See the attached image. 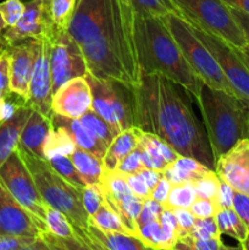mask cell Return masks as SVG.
Instances as JSON below:
<instances>
[{"mask_svg":"<svg viewBox=\"0 0 249 250\" xmlns=\"http://www.w3.org/2000/svg\"><path fill=\"white\" fill-rule=\"evenodd\" d=\"M132 0H77L67 32L82 49L88 72L133 89L142 78Z\"/></svg>","mask_w":249,"mask_h":250,"instance_id":"cell-1","label":"cell"},{"mask_svg":"<svg viewBox=\"0 0 249 250\" xmlns=\"http://www.w3.org/2000/svg\"><path fill=\"white\" fill-rule=\"evenodd\" d=\"M183 89L182 85L159 73L142 76L132 89L134 127L158 136L180 155L197 159L215 170L205 127Z\"/></svg>","mask_w":249,"mask_h":250,"instance_id":"cell-2","label":"cell"},{"mask_svg":"<svg viewBox=\"0 0 249 250\" xmlns=\"http://www.w3.org/2000/svg\"><path fill=\"white\" fill-rule=\"evenodd\" d=\"M134 39L142 76L159 73L182 85L195 99L199 97L204 82L186 60L165 19L136 16Z\"/></svg>","mask_w":249,"mask_h":250,"instance_id":"cell-3","label":"cell"},{"mask_svg":"<svg viewBox=\"0 0 249 250\" xmlns=\"http://www.w3.org/2000/svg\"><path fill=\"white\" fill-rule=\"evenodd\" d=\"M198 105L215 161L241 139L249 138V100L203 83Z\"/></svg>","mask_w":249,"mask_h":250,"instance_id":"cell-4","label":"cell"},{"mask_svg":"<svg viewBox=\"0 0 249 250\" xmlns=\"http://www.w3.org/2000/svg\"><path fill=\"white\" fill-rule=\"evenodd\" d=\"M17 151L28 167L46 205L66 215L87 249L93 250L87 236L90 216L83 205L82 189L59 175L45 159L36 158L21 148H17Z\"/></svg>","mask_w":249,"mask_h":250,"instance_id":"cell-5","label":"cell"},{"mask_svg":"<svg viewBox=\"0 0 249 250\" xmlns=\"http://www.w3.org/2000/svg\"><path fill=\"white\" fill-rule=\"evenodd\" d=\"M165 21L171 34L182 50L186 60L199 76L200 80L215 89L224 90L229 94H236L224 71L216 62L209 49L195 36L189 23L182 16L173 14L165 17Z\"/></svg>","mask_w":249,"mask_h":250,"instance_id":"cell-6","label":"cell"},{"mask_svg":"<svg viewBox=\"0 0 249 250\" xmlns=\"http://www.w3.org/2000/svg\"><path fill=\"white\" fill-rule=\"evenodd\" d=\"M92 89V109L99 114L116 136L120 132L134 127L132 89L112 80L85 75Z\"/></svg>","mask_w":249,"mask_h":250,"instance_id":"cell-7","label":"cell"},{"mask_svg":"<svg viewBox=\"0 0 249 250\" xmlns=\"http://www.w3.org/2000/svg\"><path fill=\"white\" fill-rule=\"evenodd\" d=\"M181 16L188 22L221 37L236 48L247 44L241 26L232 15L231 9L221 0H173Z\"/></svg>","mask_w":249,"mask_h":250,"instance_id":"cell-8","label":"cell"},{"mask_svg":"<svg viewBox=\"0 0 249 250\" xmlns=\"http://www.w3.org/2000/svg\"><path fill=\"white\" fill-rule=\"evenodd\" d=\"M0 180L22 207L46 225L48 205L42 198L36 182L17 149L0 167Z\"/></svg>","mask_w":249,"mask_h":250,"instance_id":"cell-9","label":"cell"},{"mask_svg":"<svg viewBox=\"0 0 249 250\" xmlns=\"http://www.w3.org/2000/svg\"><path fill=\"white\" fill-rule=\"evenodd\" d=\"M188 23L195 36L209 49L211 55L224 71L228 82L233 87L236 94L249 100V68L247 67L246 62L242 59L238 48L229 44L221 37L210 33L207 29L192 22H188Z\"/></svg>","mask_w":249,"mask_h":250,"instance_id":"cell-10","label":"cell"},{"mask_svg":"<svg viewBox=\"0 0 249 250\" xmlns=\"http://www.w3.org/2000/svg\"><path fill=\"white\" fill-rule=\"evenodd\" d=\"M50 43V70L53 94L59 87L76 77H84L88 66L82 49L67 31H53L48 34Z\"/></svg>","mask_w":249,"mask_h":250,"instance_id":"cell-11","label":"cell"},{"mask_svg":"<svg viewBox=\"0 0 249 250\" xmlns=\"http://www.w3.org/2000/svg\"><path fill=\"white\" fill-rule=\"evenodd\" d=\"M48 226L22 207L0 180V234L41 237Z\"/></svg>","mask_w":249,"mask_h":250,"instance_id":"cell-12","label":"cell"},{"mask_svg":"<svg viewBox=\"0 0 249 250\" xmlns=\"http://www.w3.org/2000/svg\"><path fill=\"white\" fill-rule=\"evenodd\" d=\"M53 28L48 15V0H29L24 4V11L17 23L4 29L1 43L6 48L26 39H43Z\"/></svg>","mask_w":249,"mask_h":250,"instance_id":"cell-13","label":"cell"},{"mask_svg":"<svg viewBox=\"0 0 249 250\" xmlns=\"http://www.w3.org/2000/svg\"><path fill=\"white\" fill-rule=\"evenodd\" d=\"M39 46L41 39H26L6 46L9 55V89L26 102Z\"/></svg>","mask_w":249,"mask_h":250,"instance_id":"cell-14","label":"cell"},{"mask_svg":"<svg viewBox=\"0 0 249 250\" xmlns=\"http://www.w3.org/2000/svg\"><path fill=\"white\" fill-rule=\"evenodd\" d=\"M51 102H53V78H51L50 70V43L48 37H45L41 39L39 53L29 83L27 104L33 110L51 119L54 114L51 109Z\"/></svg>","mask_w":249,"mask_h":250,"instance_id":"cell-15","label":"cell"},{"mask_svg":"<svg viewBox=\"0 0 249 250\" xmlns=\"http://www.w3.org/2000/svg\"><path fill=\"white\" fill-rule=\"evenodd\" d=\"M215 172L234 192L249 197V138L237 142L215 161Z\"/></svg>","mask_w":249,"mask_h":250,"instance_id":"cell-16","label":"cell"},{"mask_svg":"<svg viewBox=\"0 0 249 250\" xmlns=\"http://www.w3.org/2000/svg\"><path fill=\"white\" fill-rule=\"evenodd\" d=\"M92 89L84 77H76L63 83L53 94L51 109L54 114L70 119H80L92 109Z\"/></svg>","mask_w":249,"mask_h":250,"instance_id":"cell-17","label":"cell"},{"mask_svg":"<svg viewBox=\"0 0 249 250\" xmlns=\"http://www.w3.org/2000/svg\"><path fill=\"white\" fill-rule=\"evenodd\" d=\"M53 129L50 117L32 109L31 115L22 129L19 148L36 158H44V144Z\"/></svg>","mask_w":249,"mask_h":250,"instance_id":"cell-18","label":"cell"},{"mask_svg":"<svg viewBox=\"0 0 249 250\" xmlns=\"http://www.w3.org/2000/svg\"><path fill=\"white\" fill-rule=\"evenodd\" d=\"M87 236L92 244L93 250H144L149 249L136 236L106 231L90 222L87 229Z\"/></svg>","mask_w":249,"mask_h":250,"instance_id":"cell-19","label":"cell"},{"mask_svg":"<svg viewBox=\"0 0 249 250\" xmlns=\"http://www.w3.org/2000/svg\"><path fill=\"white\" fill-rule=\"evenodd\" d=\"M32 112V107L24 104L15 115L0 122V167L10 155L19 148L22 129Z\"/></svg>","mask_w":249,"mask_h":250,"instance_id":"cell-20","label":"cell"},{"mask_svg":"<svg viewBox=\"0 0 249 250\" xmlns=\"http://www.w3.org/2000/svg\"><path fill=\"white\" fill-rule=\"evenodd\" d=\"M53 127H61L65 129L68 134L73 138L77 146L82 148L83 150L89 151L93 155L98 156L99 159L104 158L106 153L107 146L102 141L93 136L84 126L80 122L78 119H70V117L61 116V115L53 114L51 116Z\"/></svg>","mask_w":249,"mask_h":250,"instance_id":"cell-21","label":"cell"},{"mask_svg":"<svg viewBox=\"0 0 249 250\" xmlns=\"http://www.w3.org/2000/svg\"><path fill=\"white\" fill-rule=\"evenodd\" d=\"M138 146V133L136 127L120 132L109 144L103 158V166L107 170H116L119 164Z\"/></svg>","mask_w":249,"mask_h":250,"instance_id":"cell-22","label":"cell"},{"mask_svg":"<svg viewBox=\"0 0 249 250\" xmlns=\"http://www.w3.org/2000/svg\"><path fill=\"white\" fill-rule=\"evenodd\" d=\"M70 158L85 185H99L103 168H104L102 159L93 155L89 151L83 150L80 146H76Z\"/></svg>","mask_w":249,"mask_h":250,"instance_id":"cell-23","label":"cell"},{"mask_svg":"<svg viewBox=\"0 0 249 250\" xmlns=\"http://www.w3.org/2000/svg\"><path fill=\"white\" fill-rule=\"evenodd\" d=\"M134 15L143 19L167 17L168 15L181 16V10L173 0H132Z\"/></svg>","mask_w":249,"mask_h":250,"instance_id":"cell-24","label":"cell"},{"mask_svg":"<svg viewBox=\"0 0 249 250\" xmlns=\"http://www.w3.org/2000/svg\"><path fill=\"white\" fill-rule=\"evenodd\" d=\"M77 144L72 137L61 127H53L44 144V158L49 160L56 155H68L73 153Z\"/></svg>","mask_w":249,"mask_h":250,"instance_id":"cell-25","label":"cell"},{"mask_svg":"<svg viewBox=\"0 0 249 250\" xmlns=\"http://www.w3.org/2000/svg\"><path fill=\"white\" fill-rule=\"evenodd\" d=\"M90 222L97 225V226L100 227L102 229L120 232V233L134 236L133 232L121 221L119 215L111 209V207L107 204V202L105 199L103 200L99 209L95 211V214H93L92 216H90Z\"/></svg>","mask_w":249,"mask_h":250,"instance_id":"cell-26","label":"cell"},{"mask_svg":"<svg viewBox=\"0 0 249 250\" xmlns=\"http://www.w3.org/2000/svg\"><path fill=\"white\" fill-rule=\"evenodd\" d=\"M77 0H48V15L56 31H67Z\"/></svg>","mask_w":249,"mask_h":250,"instance_id":"cell-27","label":"cell"},{"mask_svg":"<svg viewBox=\"0 0 249 250\" xmlns=\"http://www.w3.org/2000/svg\"><path fill=\"white\" fill-rule=\"evenodd\" d=\"M78 120L93 136L97 137L99 141H102L103 143L109 146V144L114 139L115 134L112 133L107 122L99 114H97L93 109H89Z\"/></svg>","mask_w":249,"mask_h":250,"instance_id":"cell-28","label":"cell"},{"mask_svg":"<svg viewBox=\"0 0 249 250\" xmlns=\"http://www.w3.org/2000/svg\"><path fill=\"white\" fill-rule=\"evenodd\" d=\"M46 226H48V231L56 234V236L66 237V238H77L82 242L67 216L50 207H48V210H46Z\"/></svg>","mask_w":249,"mask_h":250,"instance_id":"cell-29","label":"cell"},{"mask_svg":"<svg viewBox=\"0 0 249 250\" xmlns=\"http://www.w3.org/2000/svg\"><path fill=\"white\" fill-rule=\"evenodd\" d=\"M197 199L194 187L192 183H181V185H171L170 194H168L167 202L163 204L166 209L172 208H183L189 209L190 205Z\"/></svg>","mask_w":249,"mask_h":250,"instance_id":"cell-30","label":"cell"},{"mask_svg":"<svg viewBox=\"0 0 249 250\" xmlns=\"http://www.w3.org/2000/svg\"><path fill=\"white\" fill-rule=\"evenodd\" d=\"M220 183H221V180L215 170H209L203 175L198 176L192 182V186L194 187L197 198L216 200L219 195Z\"/></svg>","mask_w":249,"mask_h":250,"instance_id":"cell-31","label":"cell"},{"mask_svg":"<svg viewBox=\"0 0 249 250\" xmlns=\"http://www.w3.org/2000/svg\"><path fill=\"white\" fill-rule=\"evenodd\" d=\"M0 250H48L41 237L0 234Z\"/></svg>","mask_w":249,"mask_h":250,"instance_id":"cell-32","label":"cell"},{"mask_svg":"<svg viewBox=\"0 0 249 250\" xmlns=\"http://www.w3.org/2000/svg\"><path fill=\"white\" fill-rule=\"evenodd\" d=\"M48 161L59 175L62 176L66 181L72 183L73 186H76L80 189H83L87 186L68 155H56L49 159Z\"/></svg>","mask_w":249,"mask_h":250,"instance_id":"cell-33","label":"cell"},{"mask_svg":"<svg viewBox=\"0 0 249 250\" xmlns=\"http://www.w3.org/2000/svg\"><path fill=\"white\" fill-rule=\"evenodd\" d=\"M173 249H186V250H222L229 249V247L222 243L221 238L210 239H193L192 237L185 236L178 238Z\"/></svg>","mask_w":249,"mask_h":250,"instance_id":"cell-34","label":"cell"},{"mask_svg":"<svg viewBox=\"0 0 249 250\" xmlns=\"http://www.w3.org/2000/svg\"><path fill=\"white\" fill-rule=\"evenodd\" d=\"M188 236L193 239L221 238V232L219 231L215 217H205L195 220L194 227Z\"/></svg>","mask_w":249,"mask_h":250,"instance_id":"cell-35","label":"cell"},{"mask_svg":"<svg viewBox=\"0 0 249 250\" xmlns=\"http://www.w3.org/2000/svg\"><path fill=\"white\" fill-rule=\"evenodd\" d=\"M42 241L45 243L48 249H62V250H78L87 249L84 244L77 238H66V237L56 236L51 232L45 231L41 233Z\"/></svg>","mask_w":249,"mask_h":250,"instance_id":"cell-36","label":"cell"},{"mask_svg":"<svg viewBox=\"0 0 249 250\" xmlns=\"http://www.w3.org/2000/svg\"><path fill=\"white\" fill-rule=\"evenodd\" d=\"M177 241L178 234L160 224V226L156 229V231L151 236L149 247H150V249H173Z\"/></svg>","mask_w":249,"mask_h":250,"instance_id":"cell-37","label":"cell"},{"mask_svg":"<svg viewBox=\"0 0 249 250\" xmlns=\"http://www.w3.org/2000/svg\"><path fill=\"white\" fill-rule=\"evenodd\" d=\"M24 11V2L21 0H4L0 2V14L7 27L17 23Z\"/></svg>","mask_w":249,"mask_h":250,"instance_id":"cell-38","label":"cell"},{"mask_svg":"<svg viewBox=\"0 0 249 250\" xmlns=\"http://www.w3.org/2000/svg\"><path fill=\"white\" fill-rule=\"evenodd\" d=\"M82 199L83 205H84L85 210L92 216L95 214L98 209H99L100 204L104 200L103 197L102 189H100L99 185H92V186H85L82 189Z\"/></svg>","mask_w":249,"mask_h":250,"instance_id":"cell-39","label":"cell"},{"mask_svg":"<svg viewBox=\"0 0 249 250\" xmlns=\"http://www.w3.org/2000/svg\"><path fill=\"white\" fill-rule=\"evenodd\" d=\"M197 219H205V217H215L217 212L221 210L216 200L207 199V198H197L189 208Z\"/></svg>","mask_w":249,"mask_h":250,"instance_id":"cell-40","label":"cell"},{"mask_svg":"<svg viewBox=\"0 0 249 250\" xmlns=\"http://www.w3.org/2000/svg\"><path fill=\"white\" fill-rule=\"evenodd\" d=\"M24 104H27V102L23 98L11 92L0 98V122L14 116L15 112Z\"/></svg>","mask_w":249,"mask_h":250,"instance_id":"cell-41","label":"cell"},{"mask_svg":"<svg viewBox=\"0 0 249 250\" xmlns=\"http://www.w3.org/2000/svg\"><path fill=\"white\" fill-rule=\"evenodd\" d=\"M172 212L176 217L178 226V238L188 236L192 232L194 227L197 217L193 215L189 209H183V208H172Z\"/></svg>","mask_w":249,"mask_h":250,"instance_id":"cell-42","label":"cell"},{"mask_svg":"<svg viewBox=\"0 0 249 250\" xmlns=\"http://www.w3.org/2000/svg\"><path fill=\"white\" fill-rule=\"evenodd\" d=\"M143 168V161H142L138 146H137V148L119 164L116 170H119L122 173H126V175H138Z\"/></svg>","mask_w":249,"mask_h":250,"instance_id":"cell-43","label":"cell"},{"mask_svg":"<svg viewBox=\"0 0 249 250\" xmlns=\"http://www.w3.org/2000/svg\"><path fill=\"white\" fill-rule=\"evenodd\" d=\"M172 165H175L176 167L181 168V170L186 171V172L193 173V175L195 176H200L203 175V173L207 172V171L211 170V168L203 165V164L200 163V161H198L197 159L190 158V156H185V155L178 156V159L172 164Z\"/></svg>","mask_w":249,"mask_h":250,"instance_id":"cell-44","label":"cell"},{"mask_svg":"<svg viewBox=\"0 0 249 250\" xmlns=\"http://www.w3.org/2000/svg\"><path fill=\"white\" fill-rule=\"evenodd\" d=\"M163 176L171 183V185H181V183H192L198 176L193 173L186 172L181 168L176 167L175 165H167L163 171Z\"/></svg>","mask_w":249,"mask_h":250,"instance_id":"cell-45","label":"cell"},{"mask_svg":"<svg viewBox=\"0 0 249 250\" xmlns=\"http://www.w3.org/2000/svg\"><path fill=\"white\" fill-rule=\"evenodd\" d=\"M127 182H128L129 188L132 189L134 195L142 198V199L146 200L151 198V192L146 183L144 182L143 178L139 175H126Z\"/></svg>","mask_w":249,"mask_h":250,"instance_id":"cell-46","label":"cell"},{"mask_svg":"<svg viewBox=\"0 0 249 250\" xmlns=\"http://www.w3.org/2000/svg\"><path fill=\"white\" fill-rule=\"evenodd\" d=\"M233 210L238 214L242 221L246 224L249 232V197L248 195L241 194V193H234L233 198Z\"/></svg>","mask_w":249,"mask_h":250,"instance_id":"cell-47","label":"cell"},{"mask_svg":"<svg viewBox=\"0 0 249 250\" xmlns=\"http://www.w3.org/2000/svg\"><path fill=\"white\" fill-rule=\"evenodd\" d=\"M234 189L231 186L227 185L226 182L221 181L220 183L219 195H217V204L221 209H231L233 208V198H234Z\"/></svg>","mask_w":249,"mask_h":250,"instance_id":"cell-48","label":"cell"},{"mask_svg":"<svg viewBox=\"0 0 249 250\" xmlns=\"http://www.w3.org/2000/svg\"><path fill=\"white\" fill-rule=\"evenodd\" d=\"M9 83V55H7L6 48H5L0 49V88L5 93H10Z\"/></svg>","mask_w":249,"mask_h":250,"instance_id":"cell-49","label":"cell"},{"mask_svg":"<svg viewBox=\"0 0 249 250\" xmlns=\"http://www.w3.org/2000/svg\"><path fill=\"white\" fill-rule=\"evenodd\" d=\"M170 190H171V183L168 182L164 176H161L160 181H159L156 187L154 188V190L151 192V199L160 203V204H165V203L167 202Z\"/></svg>","mask_w":249,"mask_h":250,"instance_id":"cell-50","label":"cell"},{"mask_svg":"<svg viewBox=\"0 0 249 250\" xmlns=\"http://www.w3.org/2000/svg\"><path fill=\"white\" fill-rule=\"evenodd\" d=\"M138 175L141 176L142 178H143V181L146 183V186L149 187L150 192H153L154 188L156 187L158 182L160 181L161 176H163V172H160V171L153 170V168L144 167L143 170H142L141 172L138 173Z\"/></svg>","mask_w":249,"mask_h":250,"instance_id":"cell-51","label":"cell"},{"mask_svg":"<svg viewBox=\"0 0 249 250\" xmlns=\"http://www.w3.org/2000/svg\"><path fill=\"white\" fill-rule=\"evenodd\" d=\"M159 221H160V224L163 225V226L172 229V231H175L176 233L178 234L177 221H176V217L175 215H173L172 210L164 208L163 211H161L160 215H159Z\"/></svg>","mask_w":249,"mask_h":250,"instance_id":"cell-52","label":"cell"},{"mask_svg":"<svg viewBox=\"0 0 249 250\" xmlns=\"http://www.w3.org/2000/svg\"><path fill=\"white\" fill-rule=\"evenodd\" d=\"M229 9H231V12L234 19H236V21L241 26L242 31H243L244 36H246L247 43H249V14L241 11V10L233 9V7H229Z\"/></svg>","mask_w":249,"mask_h":250,"instance_id":"cell-53","label":"cell"},{"mask_svg":"<svg viewBox=\"0 0 249 250\" xmlns=\"http://www.w3.org/2000/svg\"><path fill=\"white\" fill-rule=\"evenodd\" d=\"M228 7L241 10V11L249 14V0H221Z\"/></svg>","mask_w":249,"mask_h":250,"instance_id":"cell-54","label":"cell"},{"mask_svg":"<svg viewBox=\"0 0 249 250\" xmlns=\"http://www.w3.org/2000/svg\"><path fill=\"white\" fill-rule=\"evenodd\" d=\"M238 51L239 54H241L242 59L244 60V62H246L247 67L249 68V43H247L246 45H243L242 48H238Z\"/></svg>","mask_w":249,"mask_h":250,"instance_id":"cell-55","label":"cell"},{"mask_svg":"<svg viewBox=\"0 0 249 250\" xmlns=\"http://www.w3.org/2000/svg\"><path fill=\"white\" fill-rule=\"evenodd\" d=\"M6 27H7L6 23H5L4 19H2L1 14H0V49H5V46L2 45V43H1V33L4 32V29L6 28Z\"/></svg>","mask_w":249,"mask_h":250,"instance_id":"cell-56","label":"cell"},{"mask_svg":"<svg viewBox=\"0 0 249 250\" xmlns=\"http://www.w3.org/2000/svg\"><path fill=\"white\" fill-rule=\"evenodd\" d=\"M6 94H9V93H5L4 90H2L1 88H0V98H1V97H4V95H6Z\"/></svg>","mask_w":249,"mask_h":250,"instance_id":"cell-57","label":"cell"}]
</instances>
